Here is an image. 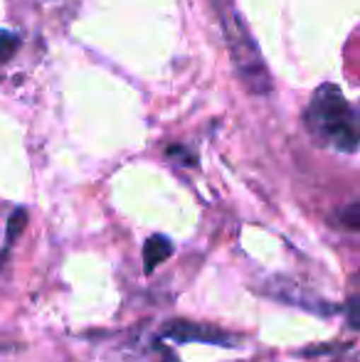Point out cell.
I'll use <instances>...</instances> for the list:
<instances>
[{"mask_svg": "<svg viewBox=\"0 0 360 362\" xmlns=\"http://www.w3.org/2000/svg\"><path fill=\"white\" fill-rule=\"evenodd\" d=\"M173 254V242H170L168 237H163V234H153V237L149 239V242L144 244V262H146V272H153L156 267H158L161 262H166V259Z\"/></svg>", "mask_w": 360, "mask_h": 362, "instance_id": "4", "label": "cell"}, {"mask_svg": "<svg viewBox=\"0 0 360 362\" xmlns=\"http://www.w3.org/2000/svg\"><path fill=\"white\" fill-rule=\"evenodd\" d=\"M20 47L18 35H0V62H8Z\"/></svg>", "mask_w": 360, "mask_h": 362, "instance_id": "5", "label": "cell"}, {"mask_svg": "<svg viewBox=\"0 0 360 362\" xmlns=\"http://www.w3.org/2000/svg\"><path fill=\"white\" fill-rule=\"evenodd\" d=\"M161 335L168 340H175V343H210L227 350H235L242 343L240 335L225 333V330L215 328V325L190 323V320H168L161 328Z\"/></svg>", "mask_w": 360, "mask_h": 362, "instance_id": "3", "label": "cell"}, {"mask_svg": "<svg viewBox=\"0 0 360 362\" xmlns=\"http://www.w3.org/2000/svg\"><path fill=\"white\" fill-rule=\"evenodd\" d=\"M341 219L346 222V227L351 229V232H356L360 227V217H358V202H353V205H348L346 210L341 212Z\"/></svg>", "mask_w": 360, "mask_h": 362, "instance_id": "6", "label": "cell"}, {"mask_svg": "<svg viewBox=\"0 0 360 362\" xmlns=\"http://www.w3.org/2000/svg\"><path fill=\"white\" fill-rule=\"evenodd\" d=\"M303 119L318 144L331 146L341 153L358 151V114L338 86H318L308 101Z\"/></svg>", "mask_w": 360, "mask_h": 362, "instance_id": "1", "label": "cell"}, {"mask_svg": "<svg viewBox=\"0 0 360 362\" xmlns=\"http://www.w3.org/2000/svg\"><path fill=\"white\" fill-rule=\"evenodd\" d=\"M348 323H351L353 330L360 328V320H358V296H351V300H348Z\"/></svg>", "mask_w": 360, "mask_h": 362, "instance_id": "7", "label": "cell"}, {"mask_svg": "<svg viewBox=\"0 0 360 362\" xmlns=\"http://www.w3.org/2000/svg\"><path fill=\"white\" fill-rule=\"evenodd\" d=\"M222 25L227 30V42L232 49V59H235V67L240 79L245 81V86L255 94H267L272 89L269 74H267L265 59H262L260 49H257L255 40L250 37L247 28L242 25V20L235 13L225 15Z\"/></svg>", "mask_w": 360, "mask_h": 362, "instance_id": "2", "label": "cell"}]
</instances>
